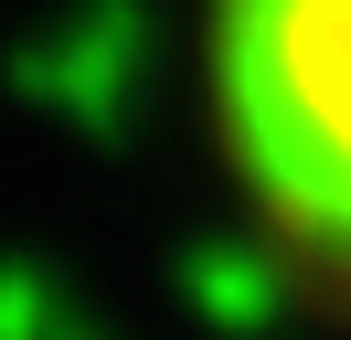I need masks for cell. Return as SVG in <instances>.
Returning a JSON list of instances; mask_svg holds the SVG:
<instances>
[{"instance_id": "cell-1", "label": "cell", "mask_w": 351, "mask_h": 340, "mask_svg": "<svg viewBox=\"0 0 351 340\" xmlns=\"http://www.w3.org/2000/svg\"><path fill=\"white\" fill-rule=\"evenodd\" d=\"M213 106L266 223L351 276V0H213Z\"/></svg>"}]
</instances>
